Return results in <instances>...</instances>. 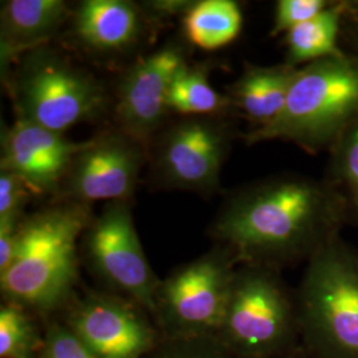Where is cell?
<instances>
[{
    "instance_id": "obj_4",
    "label": "cell",
    "mask_w": 358,
    "mask_h": 358,
    "mask_svg": "<svg viewBox=\"0 0 358 358\" xmlns=\"http://www.w3.org/2000/svg\"><path fill=\"white\" fill-rule=\"evenodd\" d=\"M300 321L319 358H358V251L338 235L308 259Z\"/></svg>"
},
{
    "instance_id": "obj_8",
    "label": "cell",
    "mask_w": 358,
    "mask_h": 358,
    "mask_svg": "<svg viewBox=\"0 0 358 358\" xmlns=\"http://www.w3.org/2000/svg\"><path fill=\"white\" fill-rule=\"evenodd\" d=\"M143 146L128 134L105 133L88 141L69 167L62 192L66 202H124L134 192Z\"/></svg>"
},
{
    "instance_id": "obj_21",
    "label": "cell",
    "mask_w": 358,
    "mask_h": 358,
    "mask_svg": "<svg viewBox=\"0 0 358 358\" xmlns=\"http://www.w3.org/2000/svg\"><path fill=\"white\" fill-rule=\"evenodd\" d=\"M32 331L24 315L16 307L0 310V356L23 358L32 345Z\"/></svg>"
},
{
    "instance_id": "obj_14",
    "label": "cell",
    "mask_w": 358,
    "mask_h": 358,
    "mask_svg": "<svg viewBox=\"0 0 358 358\" xmlns=\"http://www.w3.org/2000/svg\"><path fill=\"white\" fill-rule=\"evenodd\" d=\"M75 34L92 51L113 53L129 48L141 34V13L124 0H85L75 13Z\"/></svg>"
},
{
    "instance_id": "obj_15",
    "label": "cell",
    "mask_w": 358,
    "mask_h": 358,
    "mask_svg": "<svg viewBox=\"0 0 358 358\" xmlns=\"http://www.w3.org/2000/svg\"><path fill=\"white\" fill-rule=\"evenodd\" d=\"M68 8L62 0H8L1 6V62L38 50L64 24Z\"/></svg>"
},
{
    "instance_id": "obj_3",
    "label": "cell",
    "mask_w": 358,
    "mask_h": 358,
    "mask_svg": "<svg viewBox=\"0 0 358 358\" xmlns=\"http://www.w3.org/2000/svg\"><path fill=\"white\" fill-rule=\"evenodd\" d=\"M92 222L90 206L66 202L20 222L13 263L0 273L8 299L36 308L59 304L76 278V245Z\"/></svg>"
},
{
    "instance_id": "obj_2",
    "label": "cell",
    "mask_w": 358,
    "mask_h": 358,
    "mask_svg": "<svg viewBox=\"0 0 358 358\" xmlns=\"http://www.w3.org/2000/svg\"><path fill=\"white\" fill-rule=\"evenodd\" d=\"M358 115V55L341 53L299 69L282 113L247 143L292 142L309 154L329 150Z\"/></svg>"
},
{
    "instance_id": "obj_1",
    "label": "cell",
    "mask_w": 358,
    "mask_h": 358,
    "mask_svg": "<svg viewBox=\"0 0 358 358\" xmlns=\"http://www.w3.org/2000/svg\"><path fill=\"white\" fill-rule=\"evenodd\" d=\"M344 224L343 207L324 180L285 176L232 195L214 231L238 257L263 263L308 260Z\"/></svg>"
},
{
    "instance_id": "obj_13",
    "label": "cell",
    "mask_w": 358,
    "mask_h": 358,
    "mask_svg": "<svg viewBox=\"0 0 358 358\" xmlns=\"http://www.w3.org/2000/svg\"><path fill=\"white\" fill-rule=\"evenodd\" d=\"M77 338L99 358H140L150 334L128 307L110 299H92L73 319Z\"/></svg>"
},
{
    "instance_id": "obj_12",
    "label": "cell",
    "mask_w": 358,
    "mask_h": 358,
    "mask_svg": "<svg viewBox=\"0 0 358 358\" xmlns=\"http://www.w3.org/2000/svg\"><path fill=\"white\" fill-rule=\"evenodd\" d=\"M234 278L223 259L208 256L174 273L165 282L162 297L180 324L196 329L222 328Z\"/></svg>"
},
{
    "instance_id": "obj_22",
    "label": "cell",
    "mask_w": 358,
    "mask_h": 358,
    "mask_svg": "<svg viewBox=\"0 0 358 358\" xmlns=\"http://www.w3.org/2000/svg\"><path fill=\"white\" fill-rule=\"evenodd\" d=\"M328 1L324 0H280L276 6L272 36H278L282 32H289L294 27L300 26L313 19L328 7Z\"/></svg>"
},
{
    "instance_id": "obj_20",
    "label": "cell",
    "mask_w": 358,
    "mask_h": 358,
    "mask_svg": "<svg viewBox=\"0 0 358 358\" xmlns=\"http://www.w3.org/2000/svg\"><path fill=\"white\" fill-rule=\"evenodd\" d=\"M169 110L189 117H217L232 105L230 97L220 94L202 66L185 64L179 68L169 90Z\"/></svg>"
},
{
    "instance_id": "obj_18",
    "label": "cell",
    "mask_w": 358,
    "mask_h": 358,
    "mask_svg": "<svg viewBox=\"0 0 358 358\" xmlns=\"http://www.w3.org/2000/svg\"><path fill=\"white\" fill-rule=\"evenodd\" d=\"M346 4L328 6L322 13L285 35L287 63L294 68L341 55L337 45L340 22Z\"/></svg>"
},
{
    "instance_id": "obj_24",
    "label": "cell",
    "mask_w": 358,
    "mask_h": 358,
    "mask_svg": "<svg viewBox=\"0 0 358 358\" xmlns=\"http://www.w3.org/2000/svg\"><path fill=\"white\" fill-rule=\"evenodd\" d=\"M44 358H99L84 345L76 334L57 329L51 333Z\"/></svg>"
},
{
    "instance_id": "obj_9",
    "label": "cell",
    "mask_w": 358,
    "mask_h": 358,
    "mask_svg": "<svg viewBox=\"0 0 358 358\" xmlns=\"http://www.w3.org/2000/svg\"><path fill=\"white\" fill-rule=\"evenodd\" d=\"M87 230L90 260L103 279L146 307H153L155 280L143 254L128 201L108 203Z\"/></svg>"
},
{
    "instance_id": "obj_17",
    "label": "cell",
    "mask_w": 358,
    "mask_h": 358,
    "mask_svg": "<svg viewBox=\"0 0 358 358\" xmlns=\"http://www.w3.org/2000/svg\"><path fill=\"white\" fill-rule=\"evenodd\" d=\"M243 15L236 1L202 0L185 13L183 32L192 45L203 51H215L239 36Z\"/></svg>"
},
{
    "instance_id": "obj_7",
    "label": "cell",
    "mask_w": 358,
    "mask_h": 358,
    "mask_svg": "<svg viewBox=\"0 0 358 358\" xmlns=\"http://www.w3.org/2000/svg\"><path fill=\"white\" fill-rule=\"evenodd\" d=\"M230 146V131L217 117H189L161 137L154 155V176L164 186L213 192Z\"/></svg>"
},
{
    "instance_id": "obj_19",
    "label": "cell",
    "mask_w": 358,
    "mask_h": 358,
    "mask_svg": "<svg viewBox=\"0 0 358 358\" xmlns=\"http://www.w3.org/2000/svg\"><path fill=\"white\" fill-rule=\"evenodd\" d=\"M324 183L343 207L345 224L358 226V115L329 148Z\"/></svg>"
},
{
    "instance_id": "obj_16",
    "label": "cell",
    "mask_w": 358,
    "mask_h": 358,
    "mask_svg": "<svg viewBox=\"0 0 358 358\" xmlns=\"http://www.w3.org/2000/svg\"><path fill=\"white\" fill-rule=\"evenodd\" d=\"M300 68L291 65H248L231 88L232 105L242 110L256 128L268 125L282 113Z\"/></svg>"
},
{
    "instance_id": "obj_10",
    "label": "cell",
    "mask_w": 358,
    "mask_h": 358,
    "mask_svg": "<svg viewBox=\"0 0 358 358\" xmlns=\"http://www.w3.org/2000/svg\"><path fill=\"white\" fill-rule=\"evenodd\" d=\"M185 63L178 47H164L137 62L120 83L115 113L121 131L143 148L162 124L173 78Z\"/></svg>"
},
{
    "instance_id": "obj_23",
    "label": "cell",
    "mask_w": 358,
    "mask_h": 358,
    "mask_svg": "<svg viewBox=\"0 0 358 358\" xmlns=\"http://www.w3.org/2000/svg\"><path fill=\"white\" fill-rule=\"evenodd\" d=\"M34 194L19 176L1 171L0 174V223L20 222L22 211L29 195Z\"/></svg>"
},
{
    "instance_id": "obj_5",
    "label": "cell",
    "mask_w": 358,
    "mask_h": 358,
    "mask_svg": "<svg viewBox=\"0 0 358 358\" xmlns=\"http://www.w3.org/2000/svg\"><path fill=\"white\" fill-rule=\"evenodd\" d=\"M19 118L56 133L93 120L106 103L94 77L44 50L31 52L13 81Z\"/></svg>"
},
{
    "instance_id": "obj_11",
    "label": "cell",
    "mask_w": 358,
    "mask_h": 358,
    "mask_svg": "<svg viewBox=\"0 0 358 358\" xmlns=\"http://www.w3.org/2000/svg\"><path fill=\"white\" fill-rule=\"evenodd\" d=\"M87 145L17 117L1 136V171L19 176L35 195L57 192Z\"/></svg>"
},
{
    "instance_id": "obj_6",
    "label": "cell",
    "mask_w": 358,
    "mask_h": 358,
    "mask_svg": "<svg viewBox=\"0 0 358 358\" xmlns=\"http://www.w3.org/2000/svg\"><path fill=\"white\" fill-rule=\"evenodd\" d=\"M292 309L279 280L255 266L235 273L223 329L232 345L250 356H264L287 340Z\"/></svg>"
}]
</instances>
